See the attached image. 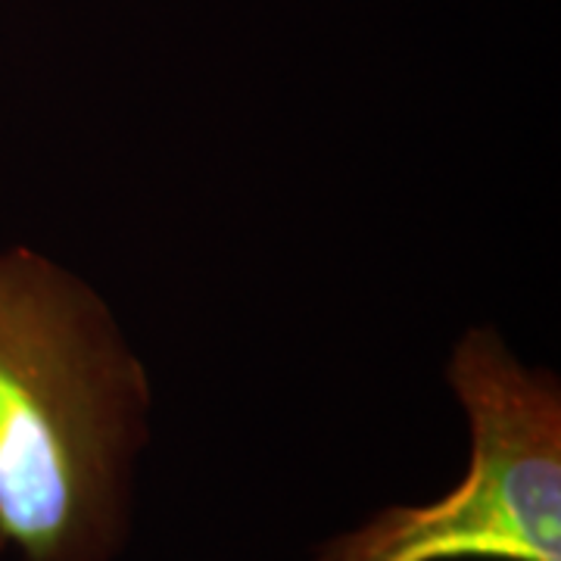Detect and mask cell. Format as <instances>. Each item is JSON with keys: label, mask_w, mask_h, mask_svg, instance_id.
Listing matches in <instances>:
<instances>
[{"label": "cell", "mask_w": 561, "mask_h": 561, "mask_svg": "<svg viewBox=\"0 0 561 561\" xmlns=\"http://www.w3.org/2000/svg\"><path fill=\"white\" fill-rule=\"evenodd\" d=\"M150 412L110 302L32 247L0 250V552L116 561Z\"/></svg>", "instance_id": "1"}, {"label": "cell", "mask_w": 561, "mask_h": 561, "mask_svg": "<svg viewBox=\"0 0 561 561\" xmlns=\"http://www.w3.org/2000/svg\"><path fill=\"white\" fill-rule=\"evenodd\" d=\"M446 383L468 419V465L443 496L390 505L309 561H561V381L493 324L461 334Z\"/></svg>", "instance_id": "2"}]
</instances>
